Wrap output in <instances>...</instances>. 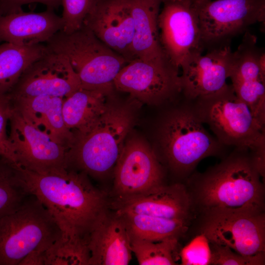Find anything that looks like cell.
<instances>
[{"instance_id": "cell-25", "label": "cell", "mask_w": 265, "mask_h": 265, "mask_svg": "<svg viewBox=\"0 0 265 265\" xmlns=\"http://www.w3.org/2000/svg\"><path fill=\"white\" fill-rule=\"evenodd\" d=\"M30 194L18 166L0 156V218L17 210Z\"/></svg>"}, {"instance_id": "cell-2", "label": "cell", "mask_w": 265, "mask_h": 265, "mask_svg": "<svg viewBox=\"0 0 265 265\" xmlns=\"http://www.w3.org/2000/svg\"><path fill=\"white\" fill-rule=\"evenodd\" d=\"M18 167L29 192L52 214L62 236L88 239L108 210L106 193L94 186L85 173L73 169L38 173Z\"/></svg>"}, {"instance_id": "cell-19", "label": "cell", "mask_w": 265, "mask_h": 265, "mask_svg": "<svg viewBox=\"0 0 265 265\" xmlns=\"http://www.w3.org/2000/svg\"><path fill=\"white\" fill-rule=\"evenodd\" d=\"M63 27L61 17L50 8L41 12H25L22 10L0 15V44L46 43Z\"/></svg>"}, {"instance_id": "cell-6", "label": "cell", "mask_w": 265, "mask_h": 265, "mask_svg": "<svg viewBox=\"0 0 265 265\" xmlns=\"http://www.w3.org/2000/svg\"><path fill=\"white\" fill-rule=\"evenodd\" d=\"M198 117L223 145L251 150L265 147V129L231 84L211 95L189 101Z\"/></svg>"}, {"instance_id": "cell-33", "label": "cell", "mask_w": 265, "mask_h": 265, "mask_svg": "<svg viewBox=\"0 0 265 265\" xmlns=\"http://www.w3.org/2000/svg\"><path fill=\"white\" fill-rule=\"evenodd\" d=\"M45 251L34 250L26 256L19 265H45Z\"/></svg>"}, {"instance_id": "cell-18", "label": "cell", "mask_w": 265, "mask_h": 265, "mask_svg": "<svg viewBox=\"0 0 265 265\" xmlns=\"http://www.w3.org/2000/svg\"><path fill=\"white\" fill-rule=\"evenodd\" d=\"M88 265H127L131 259V238L122 217L108 210L89 234Z\"/></svg>"}, {"instance_id": "cell-15", "label": "cell", "mask_w": 265, "mask_h": 265, "mask_svg": "<svg viewBox=\"0 0 265 265\" xmlns=\"http://www.w3.org/2000/svg\"><path fill=\"white\" fill-rule=\"evenodd\" d=\"M207 50L204 55L192 56L181 68L182 94L186 100L212 94L228 84L233 53L231 42Z\"/></svg>"}, {"instance_id": "cell-24", "label": "cell", "mask_w": 265, "mask_h": 265, "mask_svg": "<svg viewBox=\"0 0 265 265\" xmlns=\"http://www.w3.org/2000/svg\"><path fill=\"white\" fill-rule=\"evenodd\" d=\"M115 213L124 221L130 238L152 241H159L170 238L179 239L187 231L190 224V221L169 219L149 215Z\"/></svg>"}, {"instance_id": "cell-9", "label": "cell", "mask_w": 265, "mask_h": 265, "mask_svg": "<svg viewBox=\"0 0 265 265\" xmlns=\"http://www.w3.org/2000/svg\"><path fill=\"white\" fill-rule=\"evenodd\" d=\"M200 216L198 233L210 242L227 246L245 257L265 258V212L224 211Z\"/></svg>"}, {"instance_id": "cell-29", "label": "cell", "mask_w": 265, "mask_h": 265, "mask_svg": "<svg viewBox=\"0 0 265 265\" xmlns=\"http://www.w3.org/2000/svg\"><path fill=\"white\" fill-rule=\"evenodd\" d=\"M180 256L183 265H211V250L209 239L204 234L198 233L182 248Z\"/></svg>"}, {"instance_id": "cell-10", "label": "cell", "mask_w": 265, "mask_h": 265, "mask_svg": "<svg viewBox=\"0 0 265 265\" xmlns=\"http://www.w3.org/2000/svg\"><path fill=\"white\" fill-rule=\"evenodd\" d=\"M158 17L160 44L169 62L179 70L203 53L196 0H165Z\"/></svg>"}, {"instance_id": "cell-5", "label": "cell", "mask_w": 265, "mask_h": 265, "mask_svg": "<svg viewBox=\"0 0 265 265\" xmlns=\"http://www.w3.org/2000/svg\"><path fill=\"white\" fill-rule=\"evenodd\" d=\"M45 44L68 59L85 89L113 90L115 77L128 63L84 26L69 33L61 30Z\"/></svg>"}, {"instance_id": "cell-11", "label": "cell", "mask_w": 265, "mask_h": 265, "mask_svg": "<svg viewBox=\"0 0 265 265\" xmlns=\"http://www.w3.org/2000/svg\"><path fill=\"white\" fill-rule=\"evenodd\" d=\"M9 122V138L18 166L38 173L68 168V149L37 128L13 106Z\"/></svg>"}, {"instance_id": "cell-27", "label": "cell", "mask_w": 265, "mask_h": 265, "mask_svg": "<svg viewBox=\"0 0 265 265\" xmlns=\"http://www.w3.org/2000/svg\"><path fill=\"white\" fill-rule=\"evenodd\" d=\"M178 238L159 241L131 238V248L140 265H176L174 258Z\"/></svg>"}, {"instance_id": "cell-32", "label": "cell", "mask_w": 265, "mask_h": 265, "mask_svg": "<svg viewBox=\"0 0 265 265\" xmlns=\"http://www.w3.org/2000/svg\"><path fill=\"white\" fill-rule=\"evenodd\" d=\"M33 2L42 3L54 10L61 4V0H0V15L19 11L24 5Z\"/></svg>"}, {"instance_id": "cell-16", "label": "cell", "mask_w": 265, "mask_h": 265, "mask_svg": "<svg viewBox=\"0 0 265 265\" xmlns=\"http://www.w3.org/2000/svg\"><path fill=\"white\" fill-rule=\"evenodd\" d=\"M83 26L128 62L133 59L134 21L130 0H101L86 18Z\"/></svg>"}, {"instance_id": "cell-3", "label": "cell", "mask_w": 265, "mask_h": 265, "mask_svg": "<svg viewBox=\"0 0 265 265\" xmlns=\"http://www.w3.org/2000/svg\"><path fill=\"white\" fill-rule=\"evenodd\" d=\"M167 112L157 131V145L170 169L187 179L198 163L211 156H222L227 146L205 129L189 101Z\"/></svg>"}, {"instance_id": "cell-14", "label": "cell", "mask_w": 265, "mask_h": 265, "mask_svg": "<svg viewBox=\"0 0 265 265\" xmlns=\"http://www.w3.org/2000/svg\"><path fill=\"white\" fill-rule=\"evenodd\" d=\"M80 87L68 59L48 49L26 69L7 95L12 99L43 95L65 99Z\"/></svg>"}, {"instance_id": "cell-28", "label": "cell", "mask_w": 265, "mask_h": 265, "mask_svg": "<svg viewBox=\"0 0 265 265\" xmlns=\"http://www.w3.org/2000/svg\"><path fill=\"white\" fill-rule=\"evenodd\" d=\"M101 0H61L62 31L69 33L80 29L85 19Z\"/></svg>"}, {"instance_id": "cell-23", "label": "cell", "mask_w": 265, "mask_h": 265, "mask_svg": "<svg viewBox=\"0 0 265 265\" xmlns=\"http://www.w3.org/2000/svg\"><path fill=\"white\" fill-rule=\"evenodd\" d=\"M48 51L45 43H0V95L8 93L26 69Z\"/></svg>"}, {"instance_id": "cell-30", "label": "cell", "mask_w": 265, "mask_h": 265, "mask_svg": "<svg viewBox=\"0 0 265 265\" xmlns=\"http://www.w3.org/2000/svg\"><path fill=\"white\" fill-rule=\"evenodd\" d=\"M211 250V265H262L265 258L247 257L226 245L210 242Z\"/></svg>"}, {"instance_id": "cell-34", "label": "cell", "mask_w": 265, "mask_h": 265, "mask_svg": "<svg viewBox=\"0 0 265 265\" xmlns=\"http://www.w3.org/2000/svg\"><path fill=\"white\" fill-rule=\"evenodd\" d=\"M164 0H162V2H163V1H164Z\"/></svg>"}, {"instance_id": "cell-26", "label": "cell", "mask_w": 265, "mask_h": 265, "mask_svg": "<svg viewBox=\"0 0 265 265\" xmlns=\"http://www.w3.org/2000/svg\"><path fill=\"white\" fill-rule=\"evenodd\" d=\"M88 239L63 236L45 251V265H88Z\"/></svg>"}, {"instance_id": "cell-4", "label": "cell", "mask_w": 265, "mask_h": 265, "mask_svg": "<svg viewBox=\"0 0 265 265\" xmlns=\"http://www.w3.org/2000/svg\"><path fill=\"white\" fill-rule=\"evenodd\" d=\"M133 122L125 106L109 105L93 128L68 150V168L101 178L114 168Z\"/></svg>"}, {"instance_id": "cell-22", "label": "cell", "mask_w": 265, "mask_h": 265, "mask_svg": "<svg viewBox=\"0 0 265 265\" xmlns=\"http://www.w3.org/2000/svg\"><path fill=\"white\" fill-rule=\"evenodd\" d=\"M112 90L82 87L63 100L62 111L67 127L76 138L89 132L107 108Z\"/></svg>"}, {"instance_id": "cell-21", "label": "cell", "mask_w": 265, "mask_h": 265, "mask_svg": "<svg viewBox=\"0 0 265 265\" xmlns=\"http://www.w3.org/2000/svg\"><path fill=\"white\" fill-rule=\"evenodd\" d=\"M9 98L13 107L39 130L68 149L74 144L76 136L67 127L63 118L64 98L46 95Z\"/></svg>"}, {"instance_id": "cell-8", "label": "cell", "mask_w": 265, "mask_h": 265, "mask_svg": "<svg viewBox=\"0 0 265 265\" xmlns=\"http://www.w3.org/2000/svg\"><path fill=\"white\" fill-rule=\"evenodd\" d=\"M204 49L231 42L257 22L265 23V0H196Z\"/></svg>"}, {"instance_id": "cell-20", "label": "cell", "mask_w": 265, "mask_h": 265, "mask_svg": "<svg viewBox=\"0 0 265 265\" xmlns=\"http://www.w3.org/2000/svg\"><path fill=\"white\" fill-rule=\"evenodd\" d=\"M162 3V0H130L134 21L132 53L133 59L173 66L166 58L159 41L158 17Z\"/></svg>"}, {"instance_id": "cell-1", "label": "cell", "mask_w": 265, "mask_h": 265, "mask_svg": "<svg viewBox=\"0 0 265 265\" xmlns=\"http://www.w3.org/2000/svg\"><path fill=\"white\" fill-rule=\"evenodd\" d=\"M250 149L235 147L218 163L192 174L186 185L195 212H265V186Z\"/></svg>"}, {"instance_id": "cell-12", "label": "cell", "mask_w": 265, "mask_h": 265, "mask_svg": "<svg viewBox=\"0 0 265 265\" xmlns=\"http://www.w3.org/2000/svg\"><path fill=\"white\" fill-rule=\"evenodd\" d=\"M116 90L149 105L174 101L182 94L179 70L134 59L120 71L113 81Z\"/></svg>"}, {"instance_id": "cell-31", "label": "cell", "mask_w": 265, "mask_h": 265, "mask_svg": "<svg viewBox=\"0 0 265 265\" xmlns=\"http://www.w3.org/2000/svg\"><path fill=\"white\" fill-rule=\"evenodd\" d=\"M12 110V104L8 95L7 94L0 95V156L17 164L9 135L7 133V125Z\"/></svg>"}, {"instance_id": "cell-13", "label": "cell", "mask_w": 265, "mask_h": 265, "mask_svg": "<svg viewBox=\"0 0 265 265\" xmlns=\"http://www.w3.org/2000/svg\"><path fill=\"white\" fill-rule=\"evenodd\" d=\"M114 173V199L145 193L163 185V171L156 153L139 138L124 144Z\"/></svg>"}, {"instance_id": "cell-17", "label": "cell", "mask_w": 265, "mask_h": 265, "mask_svg": "<svg viewBox=\"0 0 265 265\" xmlns=\"http://www.w3.org/2000/svg\"><path fill=\"white\" fill-rule=\"evenodd\" d=\"M118 213H133L190 221L194 212L186 186L181 183L162 185L145 193L114 199L109 203Z\"/></svg>"}, {"instance_id": "cell-7", "label": "cell", "mask_w": 265, "mask_h": 265, "mask_svg": "<svg viewBox=\"0 0 265 265\" xmlns=\"http://www.w3.org/2000/svg\"><path fill=\"white\" fill-rule=\"evenodd\" d=\"M62 235L52 214L30 194L17 210L0 218V265H19L29 253L46 250Z\"/></svg>"}]
</instances>
